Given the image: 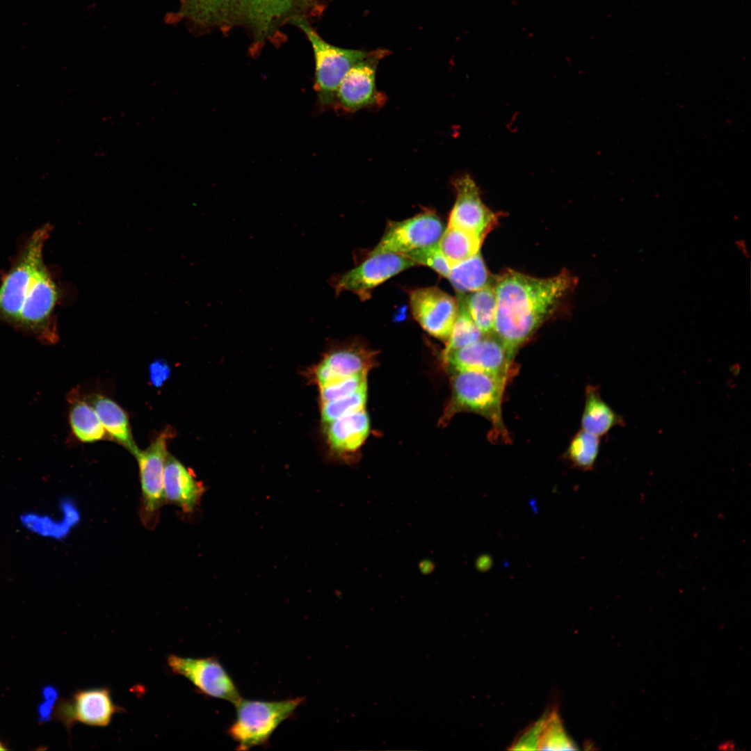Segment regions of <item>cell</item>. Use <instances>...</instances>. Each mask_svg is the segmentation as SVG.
Wrapping results in <instances>:
<instances>
[{"label":"cell","mask_w":751,"mask_h":751,"mask_svg":"<svg viewBox=\"0 0 751 751\" xmlns=\"http://www.w3.org/2000/svg\"><path fill=\"white\" fill-rule=\"evenodd\" d=\"M175 433L163 430L144 451L135 456L138 462L142 491L141 517L150 526L156 522L161 508L166 502L164 493V469L168 457L167 441Z\"/></svg>","instance_id":"ba28073f"},{"label":"cell","mask_w":751,"mask_h":751,"mask_svg":"<svg viewBox=\"0 0 751 751\" xmlns=\"http://www.w3.org/2000/svg\"><path fill=\"white\" fill-rule=\"evenodd\" d=\"M167 663L174 674L187 679L201 693L235 704L242 697L232 678L216 657L188 658L170 654Z\"/></svg>","instance_id":"9c48e42d"},{"label":"cell","mask_w":751,"mask_h":751,"mask_svg":"<svg viewBox=\"0 0 751 751\" xmlns=\"http://www.w3.org/2000/svg\"><path fill=\"white\" fill-rule=\"evenodd\" d=\"M451 396L442 419L471 412L491 423L496 437L509 439L502 417V401L508 378L476 371H453ZM494 434V435H495Z\"/></svg>","instance_id":"3957f363"},{"label":"cell","mask_w":751,"mask_h":751,"mask_svg":"<svg viewBox=\"0 0 751 751\" xmlns=\"http://www.w3.org/2000/svg\"><path fill=\"white\" fill-rule=\"evenodd\" d=\"M383 56L382 51H371L350 68L337 88L334 106L346 112H355L384 104L385 95L376 84L377 66Z\"/></svg>","instance_id":"8fae6325"},{"label":"cell","mask_w":751,"mask_h":751,"mask_svg":"<svg viewBox=\"0 0 751 751\" xmlns=\"http://www.w3.org/2000/svg\"><path fill=\"white\" fill-rule=\"evenodd\" d=\"M409 301L412 316L422 328L437 339L447 340L458 314L457 298L430 286L410 290Z\"/></svg>","instance_id":"7c38bea8"},{"label":"cell","mask_w":751,"mask_h":751,"mask_svg":"<svg viewBox=\"0 0 751 751\" xmlns=\"http://www.w3.org/2000/svg\"><path fill=\"white\" fill-rule=\"evenodd\" d=\"M576 279L567 270L538 278L512 270L496 277L493 334L513 362L519 348L556 310Z\"/></svg>","instance_id":"7a4b0ae2"},{"label":"cell","mask_w":751,"mask_h":751,"mask_svg":"<svg viewBox=\"0 0 751 751\" xmlns=\"http://www.w3.org/2000/svg\"><path fill=\"white\" fill-rule=\"evenodd\" d=\"M585 394L584 409L581 420L582 430L600 437L615 426H624V417L602 399L596 387L588 385Z\"/></svg>","instance_id":"d6986e66"},{"label":"cell","mask_w":751,"mask_h":751,"mask_svg":"<svg viewBox=\"0 0 751 751\" xmlns=\"http://www.w3.org/2000/svg\"><path fill=\"white\" fill-rule=\"evenodd\" d=\"M49 230L45 225L31 236L0 286V320L45 344L58 339L54 311L59 293L42 254Z\"/></svg>","instance_id":"6da1fadb"},{"label":"cell","mask_w":751,"mask_h":751,"mask_svg":"<svg viewBox=\"0 0 751 751\" xmlns=\"http://www.w3.org/2000/svg\"><path fill=\"white\" fill-rule=\"evenodd\" d=\"M326 434L332 449L338 453L357 451L366 440L370 429L365 410L354 412L328 423Z\"/></svg>","instance_id":"e0dca14e"},{"label":"cell","mask_w":751,"mask_h":751,"mask_svg":"<svg viewBox=\"0 0 751 751\" xmlns=\"http://www.w3.org/2000/svg\"><path fill=\"white\" fill-rule=\"evenodd\" d=\"M544 720V716L543 714L537 721L530 725L518 735L509 749L517 750H538Z\"/></svg>","instance_id":"4dcf8cb0"},{"label":"cell","mask_w":751,"mask_h":751,"mask_svg":"<svg viewBox=\"0 0 751 751\" xmlns=\"http://www.w3.org/2000/svg\"><path fill=\"white\" fill-rule=\"evenodd\" d=\"M366 375L354 376L321 387L323 403L340 398L367 388Z\"/></svg>","instance_id":"f546056e"},{"label":"cell","mask_w":751,"mask_h":751,"mask_svg":"<svg viewBox=\"0 0 751 751\" xmlns=\"http://www.w3.org/2000/svg\"><path fill=\"white\" fill-rule=\"evenodd\" d=\"M452 185L456 197L448 225L472 234L483 241L498 223V213L483 203L480 190L469 174L457 176Z\"/></svg>","instance_id":"30bf717a"},{"label":"cell","mask_w":751,"mask_h":751,"mask_svg":"<svg viewBox=\"0 0 751 751\" xmlns=\"http://www.w3.org/2000/svg\"><path fill=\"white\" fill-rule=\"evenodd\" d=\"M303 701L300 697L275 701L241 698L234 704L236 718L227 734L239 750L266 745L278 726L291 717Z\"/></svg>","instance_id":"277c9868"},{"label":"cell","mask_w":751,"mask_h":751,"mask_svg":"<svg viewBox=\"0 0 751 751\" xmlns=\"http://www.w3.org/2000/svg\"><path fill=\"white\" fill-rule=\"evenodd\" d=\"M417 264L403 255L385 253L369 256L357 267L329 280L335 295L343 291L356 294L361 300L370 298L372 290L399 273Z\"/></svg>","instance_id":"52a82bcc"},{"label":"cell","mask_w":751,"mask_h":751,"mask_svg":"<svg viewBox=\"0 0 751 751\" xmlns=\"http://www.w3.org/2000/svg\"><path fill=\"white\" fill-rule=\"evenodd\" d=\"M86 400L96 411L107 433L126 447L134 456L139 452L133 439L128 417L122 408L102 395H92Z\"/></svg>","instance_id":"ac0fdd59"},{"label":"cell","mask_w":751,"mask_h":751,"mask_svg":"<svg viewBox=\"0 0 751 751\" xmlns=\"http://www.w3.org/2000/svg\"><path fill=\"white\" fill-rule=\"evenodd\" d=\"M453 371H476L508 378L512 361L501 341L493 334L443 357Z\"/></svg>","instance_id":"5bb4252c"},{"label":"cell","mask_w":751,"mask_h":751,"mask_svg":"<svg viewBox=\"0 0 751 751\" xmlns=\"http://www.w3.org/2000/svg\"><path fill=\"white\" fill-rule=\"evenodd\" d=\"M599 448V437L581 429L570 442L565 457L574 467L590 471L595 466Z\"/></svg>","instance_id":"484cf974"},{"label":"cell","mask_w":751,"mask_h":751,"mask_svg":"<svg viewBox=\"0 0 751 751\" xmlns=\"http://www.w3.org/2000/svg\"><path fill=\"white\" fill-rule=\"evenodd\" d=\"M367 388L353 394L323 403L322 419L328 423L344 416L365 410Z\"/></svg>","instance_id":"83f0119b"},{"label":"cell","mask_w":751,"mask_h":751,"mask_svg":"<svg viewBox=\"0 0 751 751\" xmlns=\"http://www.w3.org/2000/svg\"><path fill=\"white\" fill-rule=\"evenodd\" d=\"M296 22L312 45L315 58L314 90L323 106H334L337 88L346 73L370 52L332 45L324 40L305 21Z\"/></svg>","instance_id":"5b68a950"},{"label":"cell","mask_w":751,"mask_h":751,"mask_svg":"<svg viewBox=\"0 0 751 751\" xmlns=\"http://www.w3.org/2000/svg\"><path fill=\"white\" fill-rule=\"evenodd\" d=\"M458 293H467L491 284V277L481 254L451 266L447 277Z\"/></svg>","instance_id":"44dd1931"},{"label":"cell","mask_w":751,"mask_h":751,"mask_svg":"<svg viewBox=\"0 0 751 751\" xmlns=\"http://www.w3.org/2000/svg\"><path fill=\"white\" fill-rule=\"evenodd\" d=\"M457 300L458 314L446 340L443 357L453 351L469 346L485 336L471 318L462 298L458 296Z\"/></svg>","instance_id":"d4e9b609"},{"label":"cell","mask_w":751,"mask_h":751,"mask_svg":"<svg viewBox=\"0 0 751 751\" xmlns=\"http://www.w3.org/2000/svg\"><path fill=\"white\" fill-rule=\"evenodd\" d=\"M42 693L44 700H49L53 701H56L58 695V691L54 686H46L45 687H44Z\"/></svg>","instance_id":"836d02e7"},{"label":"cell","mask_w":751,"mask_h":751,"mask_svg":"<svg viewBox=\"0 0 751 751\" xmlns=\"http://www.w3.org/2000/svg\"><path fill=\"white\" fill-rule=\"evenodd\" d=\"M544 720L540 734L538 750H577L576 744L567 735L558 712L555 708L544 713Z\"/></svg>","instance_id":"4316f807"},{"label":"cell","mask_w":751,"mask_h":751,"mask_svg":"<svg viewBox=\"0 0 751 751\" xmlns=\"http://www.w3.org/2000/svg\"><path fill=\"white\" fill-rule=\"evenodd\" d=\"M444 229L441 218L431 211L403 220L389 221L382 238L369 256L385 253L404 255L438 243Z\"/></svg>","instance_id":"8992f818"},{"label":"cell","mask_w":751,"mask_h":751,"mask_svg":"<svg viewBox=\"0 0 751 751\" xmlns=\"http://www.w3.org/2000/svg\"><path fill=\"white\" fill-rule=\"evenodd\" d=\"M22 526L29 533L43 538L60 539L67 533L73 520L63 512V519L37 511L23 512L19 517Z\"/></svg>","instance_id":"cb8c5ba5"},{"label":"cell","mask_w":751,"mask_h":751,"mask_svg":"<svg viewBox=\"0 0 751 751\" xmlns=\"http://www.w3.org/2000/svg\"><path fill=\"white\" fill-rule=\"evenodd\" d=\"M113 701L107 688L77 691L70 700H62L55 709V716L67 728L75 723L93 727H106L113 716L121 711Z\"/></svg>","instance_id":"4fadbf2b"},{"label":"cell","mask_w":751,"mask_h":751,"mask_svg":"<svg viewBox=\"0 0 751 751\" xmlns=\"http://www.w3.org/2000/svg\"><path fill=\"white\" fill-rule=\"evenodd\" d=\"M373 353L362 348H348L330 353L318 366L316 376L321 387L360 374L373 366Z\"/></svg>","instance_id":"2e32d148"},{"label":"cell","mask_w":751,"mask_h":751,"mask_svg":"<svg viewBox=\"0 0 751 751\" xmlns=\"http://www.w3.org/2000/svg\"><path fill=\"white\" fill-rule=\"evenodd\" d=\"M170 369L165 362L155 361L150 366L151 382L156 387H161L168 379Z\"/></svg>","instance_id":"1f68e13d"},{"label":"cell","mask_w":751,"mask_h":751,"mask_svg":"<svg viewBox=\"0 0 751 751\" xmlns=\"http://www.w3.org/2000/svg\"><path fill=\"white\" fill-rule=\"evenodd\" d=\"M6 750V748H5L4 746H3V744H2V743H1V742H0V750Z\"/></svg>","instance_id":"d590c367"},{"label":"cell","mask_w":751,"mask_h":751,"mask_svg":"<svg viewBox=\"0 0 751 751\" xmlns=\"http://www.w3.org/2000/svg\"><path fill=\"white\" fill-rule=\"evenodd\" d=\"M476 325L484 335L493 334L496 307L494 285L471 293H458Z\"/></svg>","instance_id":"7402d4cb"},{"label":"cell","mask_w":751,"mask_h":751,"mask_svg":"<svg viewBox=\"0 0 751 751\" xmlns=\"http://www.w3.org/2000/svg\"><path fill=\"white\" fill-rule=\"evenodd\" d=\"M164 493L166 502L193 512L204 492L203 485L178 460L168 455L164 469Z\"/></svg>","instance_id":"9a60e30c"},{"label":"cell","mask_w":751,"mask_h":751,"mask_svg":"<svg viewBox=\"0 0 751 751\" xmlns=\"http://www.w3.org/2000/svg\"><path fill=\"white\" fill-rule=\"evenodd\" d=\"M403 255L417 265L430 267L444 277L447 278L449 276L451 266L442 252L438 243L420 248Z\"/></svg>","instance_id":"f1b7e54d"},{"label":"cell","mask_w":751,"mask_h":751,"mask_svg":"<svg viewBox=\"0 0 751 751\" xmlns=\"http://www.w3.org/2000/svg\"><path fill=\"white\" fill-rule=\"evenodd\" d=\"M56 701L44 700L38 707L39 720L42 722L49 721L54 711Z\"/></svg>","instance_id":"d6a6232c"},{"label":"cell","mask_w":751,"mask_h":751,"mask_svg":"<svg viewBox=\"0 0 751 751\" xmlns=\"http://www.w3.org/2000/svg\"><path fill=\"white\" fill-rule=\"evenodd\" d=\"M483 242L472 234L448 225L439 239L438 245L451 266H453L479 252Z\"/></svg>","instance_id":"603a6c76"},{"label":"cell","mask_w":751,"mask_h":751,"mask_svg":"<svg viewBox=\"0 0 751 751\" xmlns=\"http://www.w3.org/2000/svg\"><path fill=\"white\" fill-rule=\"evenodd\" d=\"M69 423L74 436L82 442H93L103 439L105 430L93 408L78 392L68 395Z\"/></svg>","instance_id":"ffe728a7"},{"label":"cell","mask_w":751,"mask_h":751,"mask_svg":"<svg viewBox=\"0 0 751 751\" xmlns=\"http://www.w3.org/2000/svg\"><path fill=\"white\" fill-rule=\"evenodd\" d=\"M492 562V561L490 557H489L487 556H482V557L479 558L478 560L477 561V567L480 570H481L483 571H485V570H487L489 569V567H491Z\"/></svg>","instance_id":"e575fe53"}]
</instances>
